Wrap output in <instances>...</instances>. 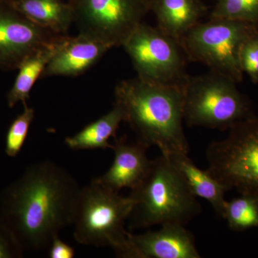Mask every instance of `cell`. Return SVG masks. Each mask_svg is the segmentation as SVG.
Here are the masks:
<instances>
[{
	"mask_svg": "<svg viewBox=\"0 0 258 258\" xmlns=\"http://www.w3.org/2000/svg\"><path fill=\"white\" fill-rule=\"evenodd\" d=\"M110 49L106 44L81 34L76 37L64 35L42 78L80 76L101 60Z\"/></svg>",
	"mask_w": 258,
	"mask_h": 258,
	"instance_id": "12",
	"label": "cell"
},
{
	"mask_svg": "<svg viewBox=\"0 0 258 258\" xmlns=\"http://www.w3.org/2000/svg\"><path fill=\"white\" fill-rule=\"evenodd\" d=\"M240 64L243 74L253 83H258V28L244 40L240 52Z\"/></svg>",
	"mask_w": 258,
	"mask_h": 258,
	"instance_id": "22",
	"label": "cell"
},
{
	"mask_svg": "<svg viewBox=\"0 0 258 258\" xmlns=\"http://www.w3.org/2000/svg\"><path fill=\"white\" fill-rule=\"evenodd\" d=\"M0 1L5 2V3H8V4H11V3H13L15 0H0Z\"/></svg>",
	"mask_w": 258,
	"mask_h": 258,
	"instance_id": "25",
	"label": "cell"
},
{
	"mask_svg": "<svg viewBox=\"0 0 258 258\" xmlns=\"http://www.w3.org/2000/svg\"><path fill=\"white\" fill-rule=\"evenodd\" d=\"M128 196L134 203L128 219L131 231L165 224L186 225L202 212L184 178L162 154L151 159L147 174Z\"/></svg>",
	"mask_w": 258,
	"mask_h": 258,
	"instance_id": "3",
	"label": "cell"
},
{
	"mask_svg": "<svg viewBox=\"0 0 258 258\" xmlns=\"http://www.w3.org/2000/svg\"><path fill=\"white\" fill-rule=\"evenodd\" d=\"M157 28L179 42L206 13L203 0H149Z\"/></svg>",
	"mask_w": 258,
	"mask_h": 258,
	"instance_id": "14",
	"label": "cell"
},
{
	"mask_svg": "<svg viewBox=\"0 0 258 258\" xmlns=\"http://www.w3.org/2000/svg\"><path fill=\"white\" fill-rule=\"evenodd\" d=\"M122 47L139 79L181 86L187 76L188 58L181 43L157 27L141 23Z\"/></svg>",
	"mask_w": 258,
	"mask_h": 258,
	"instance_id": "8",
	"label": "cell"
},
{
	"mask_svg": "<svg viewBox=\"0 0 258 258\" xmlns=\"http://www.w3.org/2000/svg\"><path fill=\"white\" fill-rule=\"evenodd\" d=\"M133 205L130 197L121 196L93 179L81 188L75 205V240L83 245L109 247L117 257L130 258V232L125 225Z\"/></svg>",
	"mask_w": 258,
	"mask_h": 258,
	"instance_id": "4",
	"label": "cell"
},
{
	"mask_svg": "<svg viewBox=\"0 0 258 258\" xmlns=\"http://www.w3.org/2000/svg\"><path fill=\"white\" fill-rule=\"evenodd\" d=\"M23 253L13 233L0 223V258H20Z\"/></svg>",
	"mask_w": 258,
	"mask_h": 258,
	"instance_id": "23",
	"label": "cell"
},
{
	"mask_svg": "<svg viewBox=\"0 0 258 258\" xmlns=\"http://www.w3.org/2000/svg\"><path fill=\"white\" fill-rule=\"evenodd\" d=\"M147 149L137 141L130 144L125 138L115 137L112 148L114 152L113 164L104 174L93 180L115 192L124 188L133 189L143 179L150 165Z\"/></svg>",
	"mask_w": 258,
	"mask_h": 258,
	"instance_id": "13",
	"label": "cell"
},
{
	"mask_svg": "<svg viewBox=\"0 0 258 258\" xmlns=\"http://www.w3.org/2000/svg\"><path fill=\"white\" fill-rule=\"evenodd\" d=\"M123 121V109L114 102L111 111L85 126L79 133L66 137L64 142L74 150L112 149L113 144H110V139L116 137L117 130Z\"/></svg>",
	"mask_w": 258,
	"mask_h": 258,
	"instance_id": "18",
	"label": "cell"
},
{
	"mask_svg": "<svg viewBox=\"0 0 258 258\" xmlns=\"http://www.w3.org/2000/svg\"><path fill=\"white\" fill-rule=\"evenodd\" d=\"M12 6L39 26L66 35L74 23V11L63 0H15Z\"/></svg>",
	"mask_w": 258,
	"mask_h": 258,
	"instance_id": "16",
	"label": "cell"
},
{
	"mask_svg": "<svg viewBox=\"0 0 258 258\" xmlns=\"http://www.w3.org/2000/svg\"><path fill=\"white\" fill-rule=\"evenodd\" d=\"M228 136L212 142L206 152L208 170L222 184L258 198V117L231 127Z\"/></svg>",
	"mask_w": 258,
	"mask_h": 258,
	"instance_id": "7",
	"label": "cell"
},
{
	"mask_svg": "<svg viewBox=\"0 0 258 258\" xmlns=\"http://www.w3.org/2000/svg\"><path fill=\"white\" fill-rule=\"evenodd\" d=\"M75 254L74 247L61 240L59 236L52 240L49 247L48 255L50 258H73Z\"/></svg>",
	"mask_w": 258,
	"mask_h": 258,
	"instance_id": "24",
	"label": "cell"
},
{
	"mask_svg": "<svg viewBox=\"0 0 258 258\" xmlns=\"http://www.w3.org/2000/svg\"><path fill=\"white\" fill-rule=\"evenodd\" d=\"M210 18H222L258 25V0H217Z\"/></svg>",
	"mask_w": 258,
	"mask_h": 258,
	"instance_id": "20",
	"label": "cell"
},
{
	"mask_svg": "<svg viewBox=\"0 0 258 258\" xmlns=\"http://www.w3.org/2000/svg\"><path fill=\"white\" fill-rule=\"evenodd\" d=\"M64 35L34 51L21 62L18 69V74L14 84L7 96L10 108H13L19 102H22L23 104L27 103L34 85L37 80L42 78L44 71Z\"/></svg>",
	"mask_w": 258,
	"mask_h": 258,
	"instance_id": "17",
	"label": "cell"
},
{
	"mask_svg": "<svg viewBox=\"0 0 258 258\" xmlns=\"http://www.w3.org/2000/svg\"><path fill=\"white\" fill-rule=\"evenodd\" d=\"M23 106V113L12 122L6 134L5 153L12 158L16 157L21 151L28 137L30 125L35 118L34 108L29 107L27 103Z\"/></svg>",
	"mask_w": 258,
	"mask_h": 258,
	"instance_id": "21",
	"label": "cell"
},
{
	"mask_svg": "<svg viewBox=\"0 0 258 258\" xmlns=\"http://www.w3.org/2000/svg\"><path fill=\"white\" fill-rule=\"evenodd\" d=\"M62 35L39 26L11 5L0 1V68L18 69L34 51Z\"/></svg>",
	"mask_w": 258,
	"mask_h": 258,
	"instance_id": "10",
	"label": "cell"
},
{
	"mask_svg": "<svg viewBox=\"0 0 258 258\" xmlns=\"http://www.w3.org/2000/svg\"><path fill=\"white\" fill-rule=\"evenodd\" d=\"M230 77L210 71L186 76L181 85L184 120L189 126L224 131L254 116Z\"/></svg>",
	"mask_w": 258,
	"mask_h": 258,
	"instance_id": "5",
	"label": "cell"
},
{
	"mask_svg": "<svg viewBox=\"0 0 258 258\" xmlns=\"http://www.w3.org/2000/svg\"><path fill=\"white\" fill-rule=\"evenodd\" d=\"M222 218L234 232H244L258 227V198L253 195H241L226 201Z\"/></svg>",
	"mask_w": 258,
	"mask_h": 258,
	"instance_id": "19",
	"label": "cell"
},
{
	"mask_svg": "<svg viewBox=\"0 0 258 258\" xmlns=\"http://www.w3.org/2000/svg\"><path fill=\"white\" fill-rule=\"evenodd\" d=\"M130 258H200L195 237L185 225L165 224L159 230L129 233Z\"/></svg>",
	"mask_w": 258,
	"mask_h": 258,
	"instance_id": "11",
	"label": "cell"
},
{
	"mask_svg": "<svg viewBox=\"0 0 258 258\" xmlns=\"http://www.w3.org/2000/svg\"><path fill=\"white\" fill-rule=\"evenodd\" d=\"M81 35L123 46L150 11L149 0H69Z\"/></svg>",
	"mask_w": 258,
	"mask_h": 258,
	"instance_id": "9",
	"label": "cell"
},
{
	"mask_svg": "<svg viewBox=\"0 0 258 258\" xmlns=\"http://www.w3.org/2000/svg\"><path fill=\"white\" fill-rule=\"evenodd\" d=\"M167 156L171 164L184 178L193 195L197 198L207 200L215 213L222 217L228 190L209 172L198 167L186 153H174Z\"/></svg>",
	"mask_w": 258,
	"mask_h": 258,
	"instance_id": "15",
	"label": "cell"
},
{
	"mask_svg": "<svg viewBox=\"0 0 258 258\" xmlns=\"http://www.w3.org/2000/svg\"><path fill=\"white\" fill-rule=\"evenodd\" d=\"M81 188L74 176L54 161L31 164L0 194V223L24 252L49 249L60 231L72 225Z\"/></svg>",
	"mask_w": 258,
	"mask_h": 258,
	"instance_id": "1",
	"label": "cell"
},
{
	"mask_svg": "<svg viewBox=\"0 0 258 258\" xmlns=\"http://www.w3.org/2000/svg\"><path fill=\"white\" fill-rule=\"evenodd\" d=\"M258 25L222 18L200 22L181 40L188 60L203 63L212 72L225 75L240 83L243 72L240 52L244 40Z\"/></svg>",
	"mask_w": 258,
	"mask_h": 258,
	"instance_id": "6",
	"label": "cell"
},
{
	"mask_svg": "<svg viewBox=\"0 0 258 258\" xmlns=\"http://www.w3.org/2000/svg\"><path fill=\"white\" fill-rule=\"evenodd\" d=\"M115 103L124 114L137 142L161 154L186 153L189 143L183 122L181 86L149 82L137 77L121 81L115 88Z\"/></svg>",
	"mask_w": 258,
	"mask_h": 258,
	"instance_id": "2",
	"label": "cell"
}]
</instances>
